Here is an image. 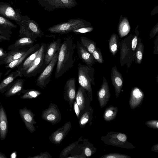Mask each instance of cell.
I'll return each mask as SVG.
<instances>
[{
    "label": "cell",
    "mask_w": 158,
    "mask_h": 158,
    "mask_svg": "<svg viewBox=\"0 0 158 158\" xmlns=\"http://www.w3.org/2000/svg\"><path fill=\"white\" fill-rule=\"evenodd\" d=\"M76 46L73 39L68 38L61 44L58 52L55 77L58 79L73 66L74 54Z\"/></svg>",
    "instance_id": "obj_1"
},
{
    "label": "cell",
    "mask_w": 158,
    "mask_h": 158,
    "mask_svg": "<svg viewBox=\"0 0 158 158\" xmlns=\"http://www.w3.org/2000/svg\"><path fill=\"white\" fill-rule=\"evenodd\" d=\"M78 79L80 86L86 91L91 102L93 100L92 85H94V69L91 66L78 64Z\"/></svg>",
    "instance_id": "obj_2"
},
{
    "label": "cell",
    "mask_w": 158,
    "mask_h": 158,
    "mask_svg": "<svg viewBox=\"0 0 158 158\" xmlns=\"http://www.w3.org/2000/svg\"><path fill=\"white\" fill-rule=\"evenodd\" d=\"M47 47L45 43H42L39 48L38 53L31 64L21 73L26 78L34 77L39 73L46 67L45 55Z\"/></svg>",
    "instance_id": "obj_3"
},
{
    "label": "cell",
    "mask_w": 158,
    "mask_h": 158,
    "mask_svg": "<svg viewBox=\"0 0 158 158\" xmlns=\"http://www.w3.org/2000/svg\"><path fill=\"white\" fill-rule=\"evenodd\" d=\"M101 139L107 145L125 148H135L132 144L127 140V135L124 133L110 131L101 137Z\"/></svg>",
    "instance_id": "obj_4"
},
{
    "label": "cell",
    "mask_w": 158,
    "mask_h": 158,
    "mask_svg": "<svg viewBox=\"0 0 158 158\" xmlns=\"http://www.w3.org/2000/svg\"><path fill=\"white\" fill-rule=\"evenodd\" d=\"M0 16L14 21L19 26L28 18L26 16L22 15L19 9H14L6 2H0Z\"/></svg>",
    "instance_id": "obj_5"
},
{
    "label": "cell",
    "mask_w": 158,
    "mask_h": 158,
    "mask_svg": "<svg viewBox=\"0 0 158 158\" xmlns=\"http://www.w3.org/2000/svg\"><path fill=\"white\" fill-rule=\"evenodd\" d=\"M20 26L19 37L26 36L35 39L41 37L44 35L36 24L28 17Z\"/></svg>",
    "instance_id": "obj_6"
},
{
    "label": "cell",
    "mask_w": 158,
    "mask_h": 158,
    "mask_svg": "<svg viewBox=\"0 0 158 158\" xmlns=\"http://www.w3.org/2000/svg\"><path fill=\"white\" fill-rule=\"evenodd\" d=\"M59 51L56 52L36 79V85L42 89H43L51 81L52 72L57 62Z\"/></svg>",
    "instance_id": "obj_7"
},
{
    "label": "cell",
    "mask_w": 158,
    "mask_h": 158,
    "mask_svg": "<svg viewBox=\"0 0 158 158\" xmlns=\"http://www.w3.org/2000/svg\"><path fill=\"white\" fill-rule=\"evenodd\" d=\"M42 118L53 125L59 123L61 119V113L58 107L52 103L50 104L48 108L42 111Z\"/></svg>",
    "instance_id": "obj_8"
},
{
    "label": "cell",
    "mask_w": 158,
    "mask_h": 158,
    "mask_svg": "<svg viewBox=\"0 0 158 158\" xmlns=\"http://www.w3.org/2000/svg\"><path fill=\"white\" fill-rule=\"evenodd\" d=\"M86 25L81 21H74L54 26L48 28V30L52 33L64 34L84 27Z\"/></svg>",
    "instance_id": "obj_9"
},
{
    "label": "cell",
    "mask_w": 158,
    "mask_h": 158,
    "mask_svg": "<svg viewBox=\"0 0 158 158\" xmlns=\"http://www.w3.org/2000/svg\"><path fill=\"white\" fill-rule=\"evenodd\" d=\"M76 81L74 77L69 79L66 81L64 88V98L69 103L71 108L75 101L76 94Z\"/></svg>",
    "instance_id": "obj_10"
},
{
    "label": "cell",
    "mask_w": 158,
    "mask_h": 158,
    "mask_svg": "<svg viewBox=\"0 0 158 158\" xmlns=\"http://www.w3.org/2000/svg\"><path fill=\"white\" fill-rule=\"evenodd\" d=\"M19 112L25 127L32 134L36 130L34 125L36 123L34 119V114L31 110L28 109L26 106L19 109Z\"/></svg>",
    "instance_id": "obj_11"
},
{
    "label": "cell",
    "mask_w": 158,
    "mask_h": 158,
    "mask_svg": "<svg viewBox=\"0 0 158 158\" xmlns=\"http://www.w3.org/2000/svg\"><path fill=\"white\" fill-rule=\"evenodd\" d=\"M75 100L80 110V117L90 106L91 102L86 90L80 86L76 92Z\"/></svg>",
    "instance_id": "obj_12"
},
{
    "label": "cell",
    "mask_w": 158,
    "mask_h": 158,
    "mask_svg": "<svg viewBox=\"0 0 158 158\" xmlns=\"http://www.w3.org/2000/svg\"><path fill=\"white\" fill-rule=\"evenodd\" d=\"M35 39L26 36L19 37L13 44L9 45L7 48L11 51H18L28 49L33 45Z\"/></svg>",
    "instance_id": "obj_13"
},
{
    "label": "cell",
    "mask_w": 158,
    "mask_h": 158,
    "mask_svg": "<svg viewBox=\"0 0 158 158\" xmlns=\"http://www.w3.org/2000/svg\"><path fill=\"white\" fill-rule=\"evenodd\" d=\"M103 79L101 88L97 93L98 100L101 108L105 107L107 105L111 96L107 81L104 77Z\"/></svg>",
    "instance_id": "obj_14"
},
{
    "label": "cell",
    "mask_w": 158,
    "mask_h": 158,
    "mask_svg": "<svg viewBox=\"0 0 158 158\" xmlns=\"http://www.w3.org/2000/svg\"><path fill=\"white\" fill-rule=\"evenodd\" d=\"M71 128L70 122L64 123L61 128L53 132L49 137V139L52 143L58 144L60 143L68 134Z\"/></svg>",
    "instance_id": "obj_15"
},
{
    "label": "cell",
    "mask_w": 158,
    "mask_h": 158,
    "mask_svg": "<svg viewBox=\"0 0 158 158\" xmlns=\"http://www.w3.org/2000/svg\"><path fill=\"white\" fill-rule=\"evenodd\" d=\"M111 80L115 91L116 98L120 94L123 84V80L121 74L118 70L116 67H113L111 70Z\"/></svg>",
    "instance_id": "obj_16"
},
{
    "label": "cell",
    "mask_w": 158,
    "mask_h": 158,
    "mask_svg": "<svg viewBox=\"0 0 158 158\" xmlns=\"http://www.w3.org/2000/svg\"><path fill=\"white\" fill-rule=\"evenodd\" d=\"M144 94L139 88L135 87L132 88L129 100V105L131 108L134 109L140 106L144 98Z\"/></svg>",
    "instance_id": "obj_17"
},
{
    "label": "cell",
    "mask_w": 158,
    "mask_h": 158,
    "mask_svg": "<svg viewBox=\"0 0 158 158\" xmlns=\"http://www.w3.org/2000/svg\"><path fill=\"white\" fill-rule=\"evenodd\" d=\"M76 46L78 56L79 58L86 65L91 66L95 62V59L92 55L86 50L79 41H77Z\"/></svg>",
    "instance_id": "obj_18"
},
{
    "label": "cell",
    "mask_w": 158,
    "mask_h": 158,
    "mask_svg": "<svg viewBox=\"0 0 158 158\" xmlns=\"http://www.w3.org/2000/svg\"><path fill=\"white\" fill-rule=\"evenodd\" d=\"M25 80L19 78L15 80L9 86L4 94L6 97H9L15 95H20L23 88Z\"/></svg>",
    "instance_id": "obj_19"
},
{
    "label": "cell",
    "mask_w": 158,
    "mask_h": 158,
    "mask_svg": "<svg viewBox=\"0 0 158 158\" xmlns=\"http://www.w3.org/2000/svg\"><path fill=\"white\" fill-rule=\"evenodd\" d=\"M40 46L39 44H38L33 45L21 57L6 64L5 68L6 69H9L6 72L4 75H7L12 69L17 67L30 54L38 49Z\"/></svg>",
    "instance_id": "obj_20"
},
{
    "label": "cell",
    "mask_w": 158,
    "mask_h": 158,
    "mask_svg": "<svg viewBox=\"0 0 158 158\" xmlns=\"http://www.w3.org/2000/svg\"><path fill=\"white\" fill-rule=\"evenodd\" d=\"M17 27L16 25L9 19L0 16V34L10 38L13 32L11 30Z\"/></svg>",
    "instance_id": "obj_21"
},
{
    "label": "cell",
    "mask_w": 158,
    "mask_h": 158,
    "mask_svg": "<svg viewBox=\"0 0 158 158\" xmlns=\"http://www.w3.org/2000/svg\"><path fill=\"white\" fill-rule=\"evenodd\" d=\"M23 76V75L17 69L8 74L0 83V93L3 94L5 92L9 86L16 78Z\"/></svg>",
    "instance_id": "obj_22"
},
{
    "label": "cell",
    "mask_w": 158,
    "mask_h": 158,
    "mask_svg": "<svg viewBox=\"0 0 158 158\" xmlns=\"http://www.w3.org/2000/svg\"><path fill=\"white\" fill-rule=\"evenodd\" d=\"M8 121L6 111L2 105L0 106V139H5L8 131Z\"/></svg>",
    "instance_id": "obj_23"
},
{
    "label": "cell",
    "mask_w": 158,
    "mask_h": 158,
    "mask_svg": "<svg viewBox=\"0 0 158 158\" xmlns=\"http://www.w3.org/2000/svg\"><path fill=\"white\" fill-rule=\"evenodd\" d=\"M61 44V39H57L50 44L47 48L44 58L46 66L49 63L56 52L59 51Z\"/></svg>",
    "instance_id": "obj_24"
},
{
    "label": "cell",
    "mask_w": 158,
    "mask_h": 158,
    "mask_svg": "<svg viewBox=\"0 0 158 158\" xmlns=\"http://www.w3.org/2000/svg\"><path fill=\"white\" fill-rule=\"evenodd\" d=\"M29 48L18 51H9L7 52L6 56L0 60V65L7 64L11 62L20 58L26 52Z\"/></svg>",
    "instance_id": "obj_25"
},
{
    "label": "cell",
    "mask_w": 158,
    "mask_h": 158,
    "mask_svg": "<svg viewBox=\"0 0 158 158\" xmlns=\"http://www.w3.org/2000/svg\"><path fill=\"white\" fill-rule=\"evenodd\" d=\"M93 110L89 106L81 115L79 118V125L81 128H84L86 124L89 122L90 125L92 124Z\"/></svg>",
    "instance_id": "obj_26"
},
{
    "label": "cell",
    "mask_w": 158,
    "mask_h": 158,
    "mask_svg": "<svg viewBox=\"0 0 158 158\" xmlns=\"http://www.w3.org/2000/svg\"><path fill=\"white\" fill-rule=\"evenodd\" d=\"M39 51V48L30 54L17 68L21 73L26 70L33 63Z\"/></svg>",
    "instance_id": "obj_27"
},
{
    "label": "cell",
    "mask_w": 158,
    "mask_h": 158,
    "mask_svg": "<svg viewBox=\"0 0 158 158\" xmlns=\"http://www.w3.org/2000/svg\"><path fill=\"white\" fill-rule=\"evenodd\" d=\"M118 112V108L116 106L111 105L107 107L103 113V117L106 122H110L114 119L116 117Z\"/></svg>",
    "instance_id": "obj_28"
},
{
    "label": "cell",
    "mask_w": 158,
    "mask_h": 158,
    "mask_svg": "<svg viewBox=\"0 0 158 158\" xmlns=\"http://www.w3.org/2000/svg\"><path fill=\"white\" fill-rule=\"evenodd\" d=\"M80 40L82 45L92 55L93 52L97 48L96 43L93 40L83 36L80 37Z\"/></svg>",
    "instance_id": "obj_29"
},
{
    "label": "cell",
    "mask_w": 158,
    "mask_h": 158,
    "mask_svg": "<svg viewBox=\"0 0 158 158\" xmlns=\"http://www.w3.org/2000/svg\"><path fill=\"white\" fill-rule=\"evenodd\" d=\"M130 27L127 20L124 18L120 22L118 27V31L121 37H123L128 34L130 30Z\"/></svg>",
    "instance_id": "obj_30"
},
{
    "label": "cell",
    "mask_w": 158,
    "mask_h": 158,
    "mask_svg": "<svg viewBox=\"0 0 158 158\" xmlns=\"http://www.w3.org/2000/svg\"><path fill=\"white\" fill-rule=\"evenodd\" d=\"M23 94L20 96L21 99H30L35 98L41 94L40 91L33 89H23L22 92Z\"/></svg>",
    "instance_id": "obj_31"
},
{
    "label": "cell",
    "mask_w": 158,
    "mask_h": 158,
    "mask_svg": "<svg viewBox=\"0 0 158 158\" xmlns=\"http://www.w3.org/2000/svg\"><path fill=\"white\" fill-rule=\"evenodd\" d=\"M85 143H84V145L81 148L83 149V152L85 156L87 157L91 156L95 153L97 149L95 148L92 144L88 141H85Z\"/></svg>",
    "instance_id": "obj_32"
},
{
    "label": "cell",
    "mask_w": 158,
    "mask_h": 158,
    "mask_svg": "<svg viewBox=\"0 0 158 158\" xmlns=\"http://www.w3.org/2000/svg\"><path fill=\"white\" fill-rule=\"evenodd\" d=\"M117 35L114 33L112 34L109 41V46L110 51L113 55H115L118 49Z\"/></svg>",
    "instance_id": "obj_33"
},
{
    "label": "cell",
    "mask_w": 158,
    "mask_h": 158,
    "mask_svg": "<svg viewBox=\"0 0 158 158\" xmlns=\"http://www.w3.org/2000/svg\"><path fill=\"white\" fill-rule=\"evenodd\" d=\"M80 139L77 141L72 143L65 148L60 152V157H66L69 152L78 144V143L80 141Z\"/></svg>",
    "instance_id": "obj_34"
},
{
    "label": "cell",
    "mask_w": 158,
    "mask_h": 158,
    "mask_svg": "<svg viewBox=\"0 0 158 158\" xmlns=\"http://www.w3.org/2000/svg\"><path fill=\"white\" fill-rule=\"evenodd\" d=\"M144 50V46L143 43H140L137 47L136 57L137 63L140 64L142 60Z\"/></svg>",
    "instance_id": "obj_35"
},
{
    "label": "cell",
    "mask_w": 158,
    "mask_h": 158,
    "mask_svg": "<svg viewBox=\"0 0 158 158\" xmlns=\"http://www.w3.org/2000/svg\"><path fill=\"white\" fill-rule=\"evenodd\" d=\"M100 158H131L129 156L118 153H111L104 155Z\"/></svg>",
    "instance_id": "obj_36"
},
{
    "label": "cell",
    "mask_w": 158,
    "mask_h": 158,
    "mask_svg": "<svg viewBox=\"0 0 158 158\" xmlns=\"http://www.w3.org/2000/svg\"><path fill=\"white\" fill-rule=\"evenodd\" d=\"M92 55L95 60L99 63L102 64L103 62L102 53L98 48H97L93 52Z\"/></svg>",
    "instance_id": "obj_37"
},
{
    "label": "cell",
    "mask_w": 158,
    "mask_h": 158,
    "mask_svg": "<svg viewBox=\"0 0 158 158\" xmlns=\"http://www.w3.org/2000/svg\"><path fill=\"white\" fill-rule=\"evenodd\" d=\"M145 124L148 127L152 129H158V120H152L147 121Z\"/></svg>",
    "instance_id": "obj_38"
},
{
    "label": "cell",
    "mask_w": 158,
    "mask_h": 158,
    "mask_svg": "<svg viewBox=\"0 0 158 158\" xmlns=\"http://www.w3.org/2000/svg\"><path fill=\"white\" fill-rule=\"evenodd\" d=\"M93 30V27H84L74 30L73 31L76 33H83L90 32Z\"/></svg>",
    "instance_id": "obj_39"
},
{
    "label": "cell",
    "mask_w": 158,
    "mask_h": 158,
    "mask_svg": "<svg viewBox=\"0 0 158 158\" xmlns=\"http://www.w3.org/2000/svg\"><path fill=\"white\" fill-rule=\"evenodd\" d=\"M52 157L50 154L47 152H42L39 155H36L33 157H29L31 158H50Z\"/></svg>",
    "instance_id": "obj_40"
},
{
    "label": "cell",
    "mask_w": 158,
    "mask_h": 158,
    "mask_svg": "<svg viewBox=\"0 0 158 158\" xmlns=\"http://www.w3.org/2000/svg\"><path fill=\"white\" fill-rule=\"evenodd\" d=\"M74 108L75 114L78 119H79L80 115V110L76 102L75 101L73 103Z\"/></svg>",
    "instance_id": "obj_41"
},
{
    "label": "cell",
    "mask_w": 158,
    "mask_h": 158,
    "mask_svg": "<svg viewBox=\"0 0 158 158\" xmlns=\"http://www.w3.org/2000/svg\"><path fill=\"white\" fill-rule=\"evenodd\" d=\"M138 41V37L136 36H135L133 38L132 41L131 48L133 51H135L136 47Z\"/></svg>",
    "instance_id": "obj_42"
},
{
    "label": "cell",
    "mask_w": 158,
    "mask_h": 158,
    "mask_svg": "<svg viewBox=\"0 0 158 158\" xmlns=\"http://www.w3.org/2000/svg\"><path fill=\"white\" fill-rule=\"evenodd\" d=\"M7 55V52L2 48L0 47V60L5 57Z\"/></svg>",
    "instance_id": "obj_43"
},
{
    "label": "cell",
    "mask_w": 158,
    "mask_h": 158,
    "mask_svg": "<svg viewBox=\"0 0 158 158\" xmlns=\"http://www.w3.org/2000/svg\"><path fill=\"white\" fill-rule=\"evenodd\" d=\"M158 32V26L153 29V31H152L150 34V38L153 37Z\"/></svg>",
    "instance_id": "obj_44"
},
{
    "label": "cell",
    "mask_w": 158,
    "mask_h": 158,
    "mask_svg": "<svg viewBox=\"0 0 158 158\" xmlns=\"http://www.w3.org/2000/svg\"><path fill=\"white\" fill-rule=\"evenodd\" d=\"M10 38L7 37L0 34V43L4 41H9Z\"/></svg>",
    "instance_id": "obj_45"
},
{
    "label": "cell",
    "mask_w": 158,
    "mask_h": 158,
    "mask_svg": "<svg viewBox=\"0 0 158 158\" xmlns=\"http://www.w3.org/2000/svg\"><path fill=\"white\" fill-rule=\"evenodd\" d=\"M158 143L153 145L152 148V150L155 152H158Z\"/></svg>",
    "instance_id": "obj_46"
},
{
    "label": "cell",
    "mask_w": 158,
    "mask_h": 158,
    "mask_svg": "<svg viewBox=\"0 0 158 158\" xmlns=\"http://www.w3.org/2000/svg\"><path fill=\"white\" fill-rule=\"evenodd\" d=\"M0 158H7V157L4 154L0 152Z\"/></svg>",
    "instance_id": "obj_47"
},
{
    "label": "cell",
    "mask_w": 158,
    "mask_h": 158,
    "mask_svg": "<svg viewBox=\"0 0 158 158\" xmlns=\"http://www.w3.org/2000/svg\"><path fill=\"white\" fill-rule=\"evenodd\" d=\"M16 156V154L15 153V152H13L12 153L11 156V158H15Z\"/></svg>",
    "instance_id": "obj_48"
},
{
    "label": "cell",
    "mask_w": 158,
    "mask_h": 158,
    "mask_svg": "<svg viewBox=\"0 0 158 158\" xmlns=\"http://www.w3.org/2000/svg\"><path fill=\"white\" fill-rule=\"evenodd\" d=\"M62 2L64 3H68L69 2V0H61Z\"/></svg>",
    "instance_id": "obj_49"
},
{
    "label": "cell",
    "mask_w": 158,
    "mask_h": 158,
    "mask_svg": "<svg viewBox=\"0 0 158 158\" xmlns=\"http://www.w3.org/2000/svg\"><path fill=\"white\" fill-rule=\"evenodd\" d=\"M2 73L1 72H0V80H1V77H2Z\"/></svg>",
    "instance_id": "obj_50"
},
{
    "label": "cell",
    "mask_w": 158,
    "mask_h": 158,
    "mask_svg": "<svg viewBox=\"0 0 158 158\" xmlns=\"http://www.w3.org/2000/svg\"><path fill=\"white\" fill-rule=\"evenodd\" d=\"M1 105V102L0 101V105Z\"/></svg>",
    "instance_id": "obj_51"
}]
</instances>
